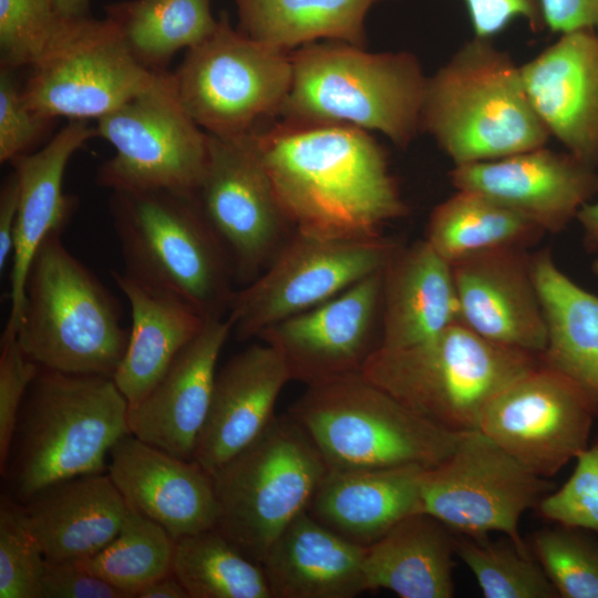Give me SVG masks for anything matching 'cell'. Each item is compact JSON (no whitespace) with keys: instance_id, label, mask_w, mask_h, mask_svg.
Here are the masks:
<instances>
[{"instance_id":"1","label":"cell","mask_w":598,"mask_h":598,"mask_svg":"<svg viewBox=\"0 0 598 598\" xmlns=\"http://www.w3.org/2000/svg\"><path fill=\"white\" fill-rule=\"evenodd\" d=\"M250 136L295 230L371 238L408 213L386 155L367 131L283 123Z\"/></svg>"},{"instance_id":"2","label":"cell","mask_w":598,"mask_h":598,"mask_svg":"<svg viewBox=\"0 0 598 598\" xmlns=\"http://www.w3.org/2000/svg\"><path fill=\"white\" fill-rule=\"evenodd\" d=\"M128 403L113 378L41 369L22 402L2 476L20 503L55 482L104 473L132 434Z\"/></svg>"},{"instance_id":"3","label":"cell","mask_w":598,"mask_h":598,"mask_svg":"<svg viewBox=\"0 0 598 598\" xmlns=\"http://www.w3.org/2000/svg\"><path fill=\"white\" fill-rule=\"evenodd\" d=\"M290 58L291 83L278 113L283 123L377 131L400 147L421 131L427 76L412 53L327 41L302 45Z\"/></svg>"},{"instance_id":"4","label":"cell","mask_w":598,"mask_h":598,"mask_svg":"<svg viewBox=\"0 0 598 598\" xmlns=\"http://www.w3.org/2000/svg\"><path fill=\"white\" fill-rule=\"evenodd\" d=\"M421 131L454 166L546 146L550 138L528 99L520 66L493 40L476 37L427 78Z\"/></svg>"},{"instance_id":"5","label":"cell","mask_w":598,"mask_h":598,"mask_svg":"<svg viewBox=\"0 0 598 598\" xmlns=\"http://www.w3.org/2000/svg\"><path fill=\"white\" fill-rule=\"evenodd\" d=\"M538 363V354L495 343L456 322L414 346L379 347L360 373L426 421L464 433L478 430L489 401Z\"/></svg>"},{"instance_id":"6","label":"cell","mask_w":598,"mask_h":598,"mask_svg":"<svg viewBox=\"0 0 598 598\" xmlns=\"http://www.w3.org/2000/svg\"><path fill=\"white\" fill-rule=\"evenodd\" d=\"M110 212L124 274L181 298L206 320L227 317L233 267L195 196L113 192Z\"/></svg>"},{"instance_id":"7","label":"cell","mask_w":598,"mask_h":598,"mask_svg":"<svg viewBox=\"0 0 598 598\" xmlns=\"http://www.w3.org/2000/svg\"><path fill=\"white\" fill-rule=\"evenodd\" d=\"M22 351L41 369L112 378L128 334L103 283L50 234L31 261L22 318Z\"/></svg>"},{"instance_id":"8","label":"cell","mask_w":598,"mask_h":598,"mask_svg":"<svg viewBox=\"0 0 598 598\" xmlns=\"http://www.w3.org/2000/svg\"><path fill=\"white\" fill-rule=\"evenodd\" d=\"M287 412L330 470L430 468L453 452L463 434L421 417L360 372L307 385Z\"/></svg>"},{"instance_id":"9","label":"cell","mask_w":598,"mask_h":598,"mask_svg":"<svg viewBox=\"0 0 598 598\" xmlns=\"http://www.w3.org/2000/svg\"><path fill=\"white\" fill-rule=\"evenodd\" d=\"M320 450L287 412L212 473L218 505L215 528L261 564L329 472Z\"/></svg>"},{"instance_id":"10","label":"cell","mask_w":598,"mask_h":598,"mask_svg":"<svg viewBox=\"0 0 598 598\" xmlns=\"http://www.w3.org/2000/svg\"><path fill=\"white\" fill-rule=\"evenodd\" d=\"M176 96L207 134L237 138L279 110L292 76L290 52L235 31L226 17L171 74Z\"/></svg>"},{"instance_id":"11","label":"cell","mask_w":598,"mask_h":598,"mask_svg":"<svg viewBox=\"0 0 598 598\" xmlns=\"http://www.w3.org/2000/svg\"><path fill=\"white\" fill-rule=\"evenodd\" d=\"M96 122V136L114 147L97 173L100 185L112 192L196 195L209 136L179 103L171 74Z\"/></svg>"},{"instance_id":"12","label":"cell","mask_w":598,"mask_h":598,"mask_svg":"<svg viewBox=\"0 0 598 598\" xmlns=\"http://www.w3.org/2000/svg\"><path fill=\"white\" fill-rule=\"evenodd\" d=\"M399 244L383 236L340 239L293 230L265 270L235 291L227 317L240 341L309 310L381 270Z\"/></svg>"},{"instance_id":"13","label":"cell","mask_w":598,"mask_h":598,"mask_svg":"<svg viewBox=\"0 0 598 598\" xmlns=\"http://www.w3.org/2000/svg\"><path fill=\"white\" fill-rule=\"evenodd\" d=\"M551 484L480 430L464 432L453 452L425 468L421 483V511L452 532L484 538L501 532L523 553L519 520L538 505Z\"/></svg>"},{"instance_id":"14","label":"cell","mask_w":598,"mask_h":598,"mask_svg":"<svg viewBox=\"0 0 598 598\" xmlns=\"http://www.w3.org/2000/svg\"><path fill=\"white\" fill-rule=\"evenodd\" d=\"M31 69L22 92L48 120L97 121L166 73L141 64L111 20L87 17L68 19L51 50Z\"/></svg>"},{"instance_id":"15","label":"cell","mask_w":598,"mask_h":598,"mask_svg":"<svg viewBox=\"0 0 598 598\" xmlns=\"http://www.w3.org/2000/svg\"><path fill=\"white\" fill-rule=\"evenodd\" d=\"M208 136L207 163L195 197L228 255L235 282L245 286L265 270L295 229L250 133Z\"/></svg>"},{"instance_id":"16","label":"cell","mask_w":598,"mask_h":598,"mask_svg":"<svg viewBox=\"0 0 598 598\" xmlns=\"http://www.w3.org/2000/svg\"><path fill=\"white\" fill-rule=\"evenodd\" d=\"M596 416L569 380L539 362L489 401L478 430L528 470L549 478L588 447Z\"/></svg>"},{"instance_id":"17","label":"cell","mask_w":598,"mask_h":598,"mask_svg":"<svg viewBox=\"0 0 598 598\" xmlns=\"http://www.w3.org/2000/svg\"><path fill=\"white\" fill-rule=\"evenodd\" d=\"M382 269L259 334L282 355L291 381L311 385L361 372L381 342Z\"/></svg>"},{"instance_id":"18","label":"cell","mask_w":598,"mask_h":598,"mask_svg":"<svg viewBox=\"0 0 598 598\" xmlns=\"http://www.w3.org/2000/svg\"><path fill=\"white\" fill-rule=\"evenodd\" d=\"M450 178L456 189L482 194L550 234L565 230L598 195L596 167L546 146L455 165Z\"/></svg>"},{"instance_id":"19","label":"cell","mask_w":598,"mask_h":598,"mask_svg":"<svg viewBox=\"0 0 598 598\" xmlns=\"http://www.w3.org/2000/svg\"><path fill=\"white\" fill-rule=\"evenodd\" d=\"M460 322L495 343L539 354L546 326L527 248L504 247L451 264Z\"/></svg>"},{"instance_id":"20","label":"cell","mask_w":598,"mask_h":598,"mask_svg":"<svg viewBox=\"0 0 598 598\" xmlns=\"http://www.w3.org/2000/svg\"><path fill=\"white\" fill-rule=\"evenodd\" d=\"M520 66L528 99L568 153L598 166V32L575 30Z\"/></svg>"},{"instance_id":"21","label":"cell","mask_w":598,"mask_h":598,"mask_svg":"<svg viewBox=\"0 0 598 598\" xmlns=\"http://www.w3.org/2000/svg\"><path fill=\"white\" fill-rule=\"evenodd\" d=\"M106 473L128 506L174 540L216 526L213 477L195 460L178 458L127 434L111 448Z\"/></svg>"},{"instance_id":"22","label":"cell","mask_w":598,"mask_h":598,"mask_svg":"<svg viewBox=\"0 0 598 598\" xmlns=\"http://www.w3.org/2000/svg\"><path fill=\"white\" fill-rule=\"evenodd\" d=\"M231 332L228 317L206 320L148 394L128 409L133 435L173 456L193 460L212 400L217 361Z\"/></svg>"},{"instance_id":"23","label":"cell","mask_w":598,"mask_h":598,"mask_svg":"<svg viewBox=\"0 0 598 598\" xmlns=\"http://www.w3.org/2000/svg\"><path fill=\"white\" fill-rule=\"evenodd\" d=\"M289 381L282 355L266 342L233 355L217 371L193 460L214 473L269 423L276 401Z\"/></svg>"},{"instance_id":"24","label":"cell","mask_w":598,"mask_h":598,"mask_svg":"<svg viewBox=\"0 0 598 598\" xmlns=\"http://www.w3.org/2000/svg\"><path fill=\"white\" fill-rule=\"evenodd\" d=\"M93 136L96 130L87 121L69 120L42 148L11 161L19 183V206L11 256V306L3 332H18L35 251L50 234L63 230L74 210V199L63 192L64 172L72 155Z\"/></svg>"},{"instance_id":"25","label":"cell","mask_w":598,"mask_h":598,"mask_svg":"<svg viewBox=\"0 0 598 598\" xmlns=\"http://www.w3.org/2000/svg\"><path fill=\"white\" fill-rule=\"evenodd\" d=\"M22 505L28 528L50 564L100 551L116 537L128 512L107 473L55 482Z\"/></svg>"},{"instance_id":"26","label":"cell","mask_w":598,"mask_h":598,"mask_svg":"<svg viewBox=\"0 0 598 598\" xmlns=\"http://www.w3.org/2000/svg\"><path fill=\"white\" fill-rule=\"evenodd\" d=\"M367 546L331 530L307 511L276 538L261 561L271 598H353L368 590Z\"/></svg>"},{"instance_id":"27","label":"cell","mask_w":598,"mask_h":598,"mask_svg":"<svg viewBox=\"0 0 598 598\" xmlns=\"http://www.w3.org/2000/svg\"><path fill=\"white\" fill-rule=\"evenodd\" d=\"M460 322L452 266L425 240L398 246L382 269L381 348L429 340Z\"/></svg>"},{"instance_id":"28","label":"cell","mask_w":598,"mask_h":598,"mask_svg":"<svg viewBox=\"0 0 598 598\" xmlns=\"http://www.w3.org/2000/svg\"><path fill=\"white\" fill-rule=\"evenodd\" d=\"M425 467L329 470L307 512L361 546H369L406 516L421 511Z\"/></svg>"},{"instance_id":"29","label":"cell","mask_w":598,"mask_h":598,"mask_svg":"<svg viewBox=\"0 0 598 598\" xmlns=\"http://www.w3.org/2000/svg\"><path fill=\"white\" fill-rule=\"evenodd\" d=\"M532 271L547 333L539 362L569 380L598 415V296L564 274L549 248L532 254Z\"/></svg>"},{"instance_id":"30","label":"cell","mask_w":598,"mask_h":598,"mask_svg":"<svg viewBox=\"0 0 598 598\" xmlns=\"http://www.w3.org/2000/svg\"><path fill=\"white\" fill-rule=\"evenodd\" d=\"M112 275L132 311L126 350L112 377L131 409L148 394L206 319L169 292L124 272Z\"/></svg>"},{"instance_id":"31","label":"cell","mask_w":598,"mask_h":598,"mask_svg":"<svg viewBox=\"0 0 598 598\" xmlns=\"http://www.w3.org/2000/svg\"><path fill=\"white\" fill-rule=\"evenodd\" d=\"M455 555L451 529L424 512L411 514L367 546L368 590L388 589L402 598H450Z\"/></svg>"},{"instance_id":"32","label":"cell","mask_w":598,"mask_h":598,"mask_svg":"<svg viewBox=\"0 0 598 598\" xmlns=\"http://www.w3.org/2000/svg\"><path fill=\"white\" fill-rule=\"evenodd\" d=\"M379 0H235L243 32L291 52L324 39L362 47L364 19Z\"/></svg>"},{"instance_id":"33","label":"cell","mask_w":598,"mask_h":598,"mask_svg":"<svg viewBox=\"0 0 598 598\" xmlns=\"http://www.w3.org/2000/svg\"><path fill=\"white\" fill-rule=\"evenodd\" d=\"M544 234L530 220L488 197L456 189L431 212L424 239L452 264L483 250L527 248L538 243Z\"/></svg>"},{"instance_id":"34","label":"cell","mask_w":598,"mask_h":598,"mask_svg":"<svg viewBox=\"0 0 598 598\" xmlns=\"http://www.w3.org/2000/svg\"><path fill=\"white\" fill-rule=\"evenodd\" d=\"M133 56L154 72L182 49H190L216 29L210 0H130L105 7Z\"/></svg>"},{"instance_id":"35","label":"cell","mask_w":598,"mask_h":598,"mask_svg":"<svg viewBox=\"0 0 598 598\" xmlns=\"http://www.w3.org/2000/svg\"><path fill=\"white\" fill-rule=\"evenodd\" d=\"M172 573L189 598H271L261 564L216 528L175 539Z\"/></svg>"},{"instance_id":"36","label":"cell","mask_w":598,"mask_h":598,"mask_svg":"<svg viewBox=\"0 0 598 598\" xmlns=\"http://www.w3.org/2000/svg\"><path fill=\"white\" fill-rule=\"evenodd\" d=\"M174 543L163 526L128 506L116 537L100 551L74 561L133 598L144 586L172 574Z\"/></svg>"},{"instance_id":"37","label":"cell","mask_w":598,"mask_h":598,"mask_svg":"<svg viewBox=\"0 0 598 598\" xmlns=\"http://www.w3.org/2000/svg\"><path fill=\"white\" fill-rule=\"evenodd\" d=\"M485 538V537H484ZM455 536V553L476 578L486 598H554L556 589L530 553L511 544Z\"/></svg>"},{"instance_id":"38","label":"cell","mask_w":598,"mask_h":598,"mask_svg":"<svg viewBox=\"0 0 598 598\" xmlns=\"http://www.w3.org/2000/svg\"><path fill=\"white\" fill-rule=\"evenodd\" d=\"M584 532L559 525L534 537L536 559L558 597L598 598V542Z\"/></svg>"},{"instance_id":"39","label":"cell","mask_w":598,"mask_h":598,"mask_svg":"<svg viewBox=\"0 0 598 598\" xmlns=\"http://www.w3.org/2000/svg\"><path fill=\"white\" fill-rule=\"evenodd\" d=\"M66 20L54 0H0L1 66L32 68L51 50Z\"/></svg>"},{"instance_id":"40","label":"cell","mask_w":598,"mask_h":598,"mask_svg":"<svg viewBox=\"0 0 598 598\" xmlns=\"http://www.w3.org/2000/svg\"><path fill=\"white\" fill-rule=\"evenodd\" d=\"M47 560L30 533L22 503H0V598H39Z\"/></svg>"},{"instance_id":"41","label":"cell","mask_w":598,"mask_h":598,"mask_svg":"<svg viewBox=\"0 0 598 598\" xmlns=\"http://www.w3.org/2000/svg\"><path fill=\"white\" fill-rule=\"evenodd\" d=\"M567 482L537 505L558 525L598 533V443L582 451Z\"/></svg>"},{"instance_id":"42","label":"cell","mask_w":598,"mask_h":598,"mask_svg":"<svg viewBox=\"0 0 598 598\" xmlns=\"http://www.w3.org/2000/svg\"><path fill=\"white\" fill-rule=\"evenodd\" d=\"M41 368L21 349L17 334L2 333L0 352V471L4 472L19 412Z\"/></svg>"},{"instance_id":"43","label":"cell","mask_w":598,"mask_h":598,"mask_svg":"<svg viewBox=\"0 0 598 598\" xmlns=\"http://www.w3.org/2000/svg\"><path fill=\"white\" fill-rule=\"evenodd\" d=\"M48 118L33 111L12 76V70L0 71V162H11L40 136Z\"/></svg>"},{"instance_id":"44","label":"cell","mask_w":598,"mask_h":598,"mask_svg":"<svg viewBox=\"0 0 598 598\" xmlns=\"http://www.w3.org/2000/svg\"><path fill=\"white\" fill-rule=\"evenodd\" d=\"M474 37L491 39L522 19L533 32L545 30L539 0H463Z\"/></svg>"},{"instance_id":"45","label":"cell","mask_w":598,"mask_h":598,"mask_svg":"<svg viewBox=\"0 0 598 598\" xmlns=\"http://www.w3.org/2000/svg\"><path fill=\"white\" fill-rule=\"evenodd\" d=\"M39 598H132L82 568L76 561L50 564L41 579Z\"/></svg>"},{"instance_id":"46","label":"cell","mask_w":598,"mask_h":598,"mask_svg":"<svg viewBox=\"0 0 598 598\" xmlns=\"http://www.w3.org/2000/svg\"><path fill=\"white\" fill-rule=\"evenodd\" d=\"M539 4L545 29L554 33L598 32V0H539Z\"/></svg>"},{"instance_id":"47","label":"cell","mask_w":598,"mask_h":598,"mask_svg":"<svg viewBox=\"0 0 598 598\" xmlns=\"http://www.w3.org/2000/svg\"><path fill=\"white\" fill-rule=\"evenodd\" d=\"M19 206V183L13 171L0 192V269L12 256Z\"/></svg>"},{"instance_id":"48","label":"cell","mask_w":598,"mask_h":598,"mask_svg":"<svg viewBox=\"0 0 598 598\" xmlns=\"http://www.w3.org/2000/svg\"><path fill=\"white\" fill-rule=\"evenodd\" d=\"M137 598H189L187 591L173 575H167L141 588Z\"/></svg>"},{"instance_id":"49","label":"cell","mask_w":598,"mask_h":598,"mask_svg":"<svg viewBox=\"0 0 598 598\" xmlns=\"http://www.w3.org/2000/svg\"><path fill=\"white\" fill-rule=\"evenodd\" d=\"M576 219L582 229V245L588 252L598 250V202L581 207Z\"/></svg>"},{"instance_id":"50","label":"cell","mask_w":598,"mask_h":598,"mask_svg":"<svg viewBox=\"0 0 598 598\" xmlns=\"http://www.w3.org/2000/svg\"><path fill=\"white\" fill-rule=\"evenodd\" d=\"M58 12L66 19L87 17L90 0H54Z\"/></svg>"},{"instance_id":"51","label":"cell","mask_w":598,"mask_h":598,"mask_svg":"<svg viewBox=\"0 0 598 598\" xmlns=\"http://www.w3.org/2000/svg\"><path fill=\"white\" fill-rule=\"evenodd\" d=\"M591 269L592 272L598 276V258L592 261Z\"/></svg>"}]
</instances>
